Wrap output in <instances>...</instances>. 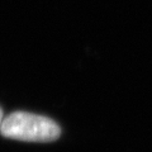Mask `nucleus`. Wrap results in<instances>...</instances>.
<instances>
[{
	"label": "nucleus",
	"mask_w": 152,
	"mask_h": 152,
	"mask_svg": "<svg viewBox=\"0 0 152 152\" xmlns=\"http://www.w3.org/2000/svg\"><path fill=\"white\" fill-rule=\"evenodd\" d=\"M0 133L7 138L18 141L51 142L60 137L61 128L51 118L27 112H14L3 119Z\"/></svg>",
	"instance_id": "nucleus-1"
},
{
	"label": "nucleus",
	"mask_w": 152,
	"mask_h": 152,
	"mask_svg": "<svg viewBox=\"0 0 152 152\" xmlns=\"http://www.w3.org/2000/svg\"><path fill=\"white\" fill-rule=\"evenodd\" d=\"M3 110H1V108H0V126H1V122H3Z\"/></svg>",
	"instance_id": "nucleus-2"
}]
</instances>
